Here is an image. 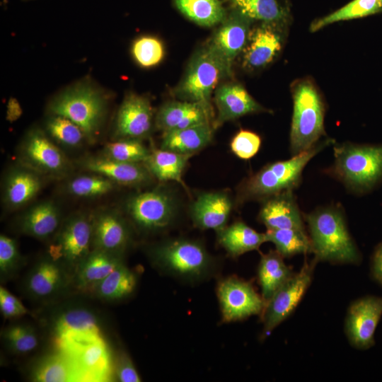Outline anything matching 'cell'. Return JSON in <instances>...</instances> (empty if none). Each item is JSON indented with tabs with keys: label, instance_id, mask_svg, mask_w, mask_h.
I'll return each instance as SVG.
<instances>
[{
	"label": "cell",
	"instance_id": "obj_1",
	"mask_svg": "<svg viewBox=\"0 0 382 382\" xmlns=\"http://www.w3.org/2000/svg\"><path fill=\"white\" fill-rule=\"evenodd\" d=\"M314 259L334 264H357L361 255L351 236L345 215L337 206L318 208L304 216Z\"/></svg>",
	"mask_w": 382,
	"mask_h": 382
},
{
	"label": "cell",
	"instance_id": "obj_2",
	"mask_svg": "<svg viewBox=\"0 0 382 382\" xmlns=\"http://www.w3.org/2000/svg\"><path fill=\"white\" fill-rule=\"evenodd\" d=\"M331 142V139H325L289 159L267 164L244 180L239 191L241 200H263L285 191L294 190L299 185L303 170L308 163Z\"/></svg>",
	"mask_w": 382,
	"mask_h": 382
},
{
	"label": "cell",
	"instance_id": "obj_3",
	"mask_svg": "<svg viewBox=\"0 0 382 382\" xmlns=\"http://www.w3.org/2000/svg\"><path fill=\"white\" fill-rule=\"evenodd\" d=\"M333 149L331 173L349 190L367 193L382 183V144L346 142Z\"/></svg>",
	"mask_w": 382,
	"mask_h": 382
},
{
	"label": "cell",
	"instance_id": "obj_4",
	"mask_svg": "<svg viewBox=\"0 0 382 382\" xmlns=\"http://www.w3.org/2000/svg\"><path fill=\"white\" fill-rule=\"evenodd\" d=\"M292 97L290 152L293 156L311 149L325 134V106L320 94L309 80L295 83Z\"/></svg>",
	"mask_w": 382,
	"mask_h": 382
},
{
	"label": "cell",
	"instance_id": "obj_5",
	"mask_svg": "<svg viewBox=\"0 0 382 382\" xmlns=\"http://www.w3.org/2000/svg\"><path fill=\"white\" fill-rule=\"evenodd\" d=\"M107 108L105 95L92 85L83 83L57 96L50 103L49 112L71 120L82 129L88 143L93 144L103 127Z\"/></svg>",
	"mask_w": 382,
	"mask_h": 382
},
{
	"label": "cell",
	"instance_id": "obj_6",
	"mask_svg": "<svg viewBox=\"0 0 382 382\" xmlns=\"http://www.w3.org/2000/svg\"><path fill=\"white\" fill-rule=\"evenodd\" d=\"M149 255L158 269L185 280H200L213 271L212 257L195 241L168 240L150 248Z\"/></svg>",
	"mask_w": 382,
	"mask_h": 382
},
{
	"label": "cell",
	"instance_id": "obj_7",
	"mask_svg": "<svg viewBox=\"0 0 382 382\" xmlns=\"http://www.w3.org/2000/svg\"><path fill=\"white\" fill-rule=\"evenodd\" d=\"M54 347L71 361L79 382L114 381V356L103 335H86L54 340Z\"/></svg>",
	"mask_w": 382,
	"mask_h": 382
},
{
	"label": "cell",
	"instance_id": "obj_8",
	"mask_svg": "<svg viewBox=\"0 0 382 382\" xmlns=\"http://www.w3.org/2000/svg\"><path fill=\"white\" fill-rule=\"evenodd\" d=\"M228 76L221 62L206 45L192 57L174 93L180 100L197 103L212 110L213 90L220 79Z\"/></svg>",
	"mask_w": 382,
	"mask_h": 382
},
{
	"label": "cell",
	"instance_id": "obj_9",
	"mask_svg": "<svg viewBox=\"0 0 382 382\" xmlns=\"http://www.w3.org/2000/svg\"><path fill=\"white\" fill-rule=\"evenodd\" d=\"M48 255L63 265L72 274L93 249L91 214L79 212L63 220L50 241Z\"/></svg>",
	"mask_w": 382,
	"mask_h": 382
},
{
	"label": "cell",
	"instance_id": "obj_10",
	"mask_svg": "<svg viewBox=\"0 0 382 382\" xmlns=\"http://www.w3.org/2000/svg\"><path fill=\"white\" fill-rule=\"evenodd\" d=\"M17 153L19 163L46 178H66L74 170L73 163L58 144L38 128L28 132Z\"/></svg>",
	"mask_w": 382,
	"mask_h": 382
},
{
	"label": "cell",
	"instance_id": "obj_11",
	"mask_svg": "<svg viewBox=\"0 0 382 382\" xmlns=\"http://www.w3.org/2000/svg\"><path fill=\"white\" fill-rule=\"evenodd\" d=\"M124 210L137 228L144 233H153L170 225L176 205L168 191L154 189L129 196L125 202Z\"/></svg>",
	"mask_w": 382,
	"mask_h": 382
},
{
	"label": "cell",
	"instance_id": "obj_12",
	"mask_svg": "<svg viewBox=\"0 0 382 382\" xmlns=\"http://www.w3.org/2000/svg\"><path fill=\"white\" fill-rule=\"evenodd\" d=\"M317 261L304 262L301 270L293 275L267 302L263 314V335L270 334L287 318L296 308L309 287Z\"/></svg>",
	"mask_w": 382,
	"mask_h": 382
},
{
	"label": "cell",
	"instance_id": "obj_13",
	"mask_svg": "<svg viewBox=\"0 0 382 382\" xmlns=\"http://www.w3.org/2000/svg\"><path fill=\"white\" fill-rule=\"evenodd\" d=\"M217 296L225 323L262 313L266 306L265 301L252 284L238 277H228L219 282Z\"/></svg>",
	"mask_w": 382,
	"mask_h": 382
},
{
	"label": "cell",
	"instance_id": "obj_14",
	"mask_svg": "<svg viewBox=\"0 0 382 382\" xmlns=\"http://www.w3.org/2000/svg\"><path fill=\"white\" fill-rule=\"evenodd\" d=\"M251 20L233 10L220 23L207 44L229 76L234 59L244 50L250 33Z\"/></svg>",
	"mask_w": 382,
	"mask_h": 382
},
{
	"label": "cell",
	"instance_id": "obj_15",
	"mask_svg": "<svg viewBox=\"0 0 382 382\" xmlns=\"http://www.w3.org/2000/svg\"><path fill=\"white\" fill-rule=\"evenodd\" d=\"M73 284L72 274L50 255L39 260L28 273L24 286L26 294L40 301L54 300Z\"/></svg>",
	"mask_w": 382,
	"mask_h": 382
},
{
	"label": "cell",
	"instance_id": "obj_16",
	"mask_svg": "<svg viewBox=\"0 0 382 382\" xmlns=\"http://www.w3.org/2000/svg\"><path fill=\"white\" fill-rule=\"evenodd\" d=\"M381 316L382 297L367 296L352 303L345 319V332L350 344L359 349L372 347Z\"/></svg>",
	"mask_w": 382,
	"mask_h": 382
},
{
	"label": "cell",
	"instance_id": "obj_17",
	"mask_svg": "<svg viewBox=\"0 0 382 382\" xmlns=\"http://www.w3.org/2000/svg\"><path fill=\"white\" fill-rule=\"evenodd\" d=\"M92 246L124 255L132 241L128 221L115 209L102 208L91 214Z\"/></svg>",
	"mask_w": 382,
	"mask_h": 382
},
{
	"label": "cell",
	"instance_id": "obj_18",
	"mask_svg": "<svg viewBox=\"0 0 382 382\" xmlns=\"http://www.w3.org/2000/svg\"><path fill=\"white\" fill-rule=\"evenodd\" d=\"M155 125L154 110L148 98L128 94L117 113L113 136L115 139L141 140L149 137Z\"/></svg>",
	"mask_w": 382,
	"mask_h": 382
},
{
	"label": "cell",
	"instance_id": "obj_19",
	"mask_svg": "<svg viewBox=\"0 0 382 382\" xmlns=\"http://www.w3.org/2000/svg\"><path fill=\"white\" fill-rule=\"evenodd\" d=\"M83 170L101 175L117 185L139 187L149 183L154 178L144 163H127L103 155H88L77 161Z\"/></svg>",
	"mask_w": 382,
	"mask_h": 382
},
{
	"label": "cell",
	"instance_id": "obj_20",
	"mask_svg": "<svg viewBox=\"0 0 382 382\" xmlns=\"http://www.w3.org/2000/svg\"><path fill=\"white\" fill-rule=\"evenodd\" d=\"M45 177L19 163L6 173L2 190V203L8 211H16L30 202L45 185Z\"/></svg>",
	"mask_w": 382,
	"mask_h": 382
},
{
	"label": "cell",
	"instance_id": "obj_21",
	"mask_svg": "<svg viewBox=\"0 0 382 382\" xmlns=\"http://www.w3.org/2000/svg\"><path fill=\"white\" fill-rule=\"evenodd\" d=\"M214 100L217 109L216 118L212 123L214 129L245 115L266 111L243 86L237 83L219 86L214 92Z\"/></svg>",
	"mask_w": 382,
	"mask_h": 382
},
{
	"label": "cell",
	"instance_id": "obj_22",
	"mask_svg": "<svg viewBox=\"0 0 382 382\" xmlns=\"http://www.w3.org/2000/svg\"><path fill=\"white\" fill-rule=\"evenodd\" d=\"M212 110L189 101H169L161 106L155 116V127L163 133L204 123H211Z\"/></svg>",
	"mask_w": 382,
	"mask_h": 382
},
{
	"label": "cell",
	"instance_id": "obj_23",
	"mask_svg": "<svg viewBox=\"0 0 382 382\" xmlns=\"http://www.w3.org/2000/svg\"><path fill=\"white\" fill-rule=\"evenodd\" d=\"M262 201L258 219L267 230L284 228L305 230L302 215L293 190L281 192Z\"/></svg>",
	"mask_w": 382,
	"mask_h": 382
},
{
	"label": "cell",
	"instance_id": "obj_24",
	"mask_svg": "<svg viewBox=\"0 0 382 382\" xmlns=\"http://www.w3.org/2000/svg\"><path fill=\"white\" fill-rule=\"evenodd\" d=\"M62 216L52 200H44L26 209L17 221L20 233L40 241H50L59 230Z\"/></svg>",
	"mask_w": 382,
	"mask_h": 382
},
{
	"label": "cell",
	"instance_id": "obj_25",
	"mask_svg": "<svg viewBox=\"0 0 382 382\" xmlns=\"http://www.w3.org/2000/svg\"><path fill=\"white\" fill-rule=\"evenodd\" d=\"M232 207V200L226 192H204L192 204L190 214L196 227L219 231L226 226Z\"/></svg>",
	"mask_w": 382,
	"mask_h": 382
},
{
	"label": "cell",
	"instance_id": "obj_26",
	"mask_svg": "<svg viewBox=\"0 0 382 382\" xmlns=\"http://www.w3.org/2000/svg\"><path fill=\"white\" fill-rule=\"evenodd\" d=\"M124 263L123 255L92 249L75 270L72 284L88 294L100 282Z\"/></svg>",
	"mask_w": 382,
	"mask_h": 382
},
{
	"label": "cell",
	"instance_id": "obj_27",
	"mask_svg": "<svg viewBox=\"0 0 382 382\" xmlns=\"http://www.w3.org/2000/svg\"><path fill=\"white\" fill-rule=\"evenodd\" d=\"M51 330L54 340L86 335H103L96 314L81 306H67L57 312Z\"/></svg>",
	"mask_w": 382,
	"mask_h": 382
},
{
	"label": "cell",
	"instance_id": "obj_28",
	"mask_svg": "<svg viewBox=\"0 0 382 382\" xmlns=\"http://www.w3.org/2000/svg\"><path fill=\"white\" fill-rule=\"evenodd\" d=\"M277 25L263 23L250 33L243 50V64L249 69L261 68L270 63L282 47Z\"/></svg>",
	"mask_w": 382,
	"mask_h": 382
},
{
	"label": "cell",
	"instance_id": "obj_29",
	"mask_svg": "<svg viewBox=\"0 0 382 382\" xmlns=\"http://www.w3.org/2000/svg\"><path fill=\"white\" fill-rule=\"evenodd\" d=\"M29 377L35 382H79L69 357L56 348L37 359L30 369Z\"/></svg>",
	"mask_w": 382,
	"mask_h": 382
},
{
	"label": "cell",
	"instance_id": "obj_30",
	"mask_svg": "<svg viewBox=\"0 0 382 382\" xmlns=\"http://www.w3.org/2000/svg\"><path fill=\"white\" fill-rule=\"evenodd\" d=\"M214 129L204 123L163 133L161 149L192 156L211 142Z\"/></svg>",
	"mask_w": 382,
	"mask_h": 382
},
{
	"label": "cell",
	"instance_id": "obj_31",
	"mask_svg": "<svg viewBox=\"0 0 382 382\" xmlns=\"http://www.w3.org/2000/svg\"><path fill=\"white\" fill-rule=\"evenodd\" d=\"M217 233L218 243L233 257L257 250L267 242L266 233H259L241 221L226 226Z\"/></svg>",
	"mask_w": 382,
	"mask_h": 382
},
{
	"label": "cell",
	"instance_id": "obj_32",
	"mask_svg": "<svg viewBox=\"0 0 382 382\" xmlns=\"http://www.w3.org/2000/svg\"><path fill=\"white\" fill-rule=\"evenodd\" d=\"M191 156L161 148L154 149L144 164L152 176L160 182L171 180L184 185L182 175Z\"/></svg>",
	"mask_w": 382,
	"mask_h": 382
},
{
	"label": "cell",
	"instance_id": "obj_33",
	"mask_svg": "<svg viewBox=\"0 0 382 382\" xmlns=\"http://www.w3.org/2000/svg\"><path fill=\"white\" fill-rule=\"evenodd\" d=\"M293 274L277 250H270L261 256L257 278L261 287V296L266 303Z\"/></svg>",
	"mask_w": 382,
	"mask_h": 382
},
{
	"label": "cell",
	"instance_id": "obj_34",
	"mask_svg": "<svg viewBox=\"0 0 382 382\" xmlns=\"http://www.w3.org/2000/svg\"><path fill=\"white\" fill-rule=\"evenodd\" d=\"M234 10L249 19L274 25L284 23L289 16L285 0H228Z\"/></svg>",
	"mask_w": 382,
	"mask_h": 382
},
{
	"label": "cell",
	"instance_id": "obj_35",
	"mask_svg": "<svg viewBox=\"0 0 382 382\" xmlns=\"http://www.w3.org/2000/svg\"><path fill=\"white\" fill-rule=\"evenodd\" d=\"M136 285V275L124 263L100 282L88 294L103 301H116L132 294Z\"/></svg>",
	"mask_w": 382,
	"mask_h": 382
},
{
	"label": "cell",
	"instance_id": "obj_36",
	"mask_svg": "<svg viewBox=\"0 0 382 382\" xmlns=\"http://www.w3.org/2000/svg\"><path fill=\"white\" fill-rule=\"evenodd\" d=\"M179 11L195 23L205 27L220 24L226 13L219 0H173Z\"/></svg>",
	"mask_w": 382,
	"mask_h": 382
},
{
	"label": "cell",
	"instance_id": "obj_37",
	"mask_svg": "<svg viewBox=\"0 0 382 382\" xmlns=\"http://www.w3.org/2000/svg\"><path fill=\"white\" fill-rule=\"evenodd\" d=\"M265 233L267 242L272 243L283 257L313 253L311 241L306 230L284 228L267 230Z\"/></svg>",
	"mask_w": 382,
	"mask_h": 382
},
{
	"label": "cell",
	"instance_id": "obj_38",
	"mask_svg": "<svg viewBox=\"0 0 382 382\" xmlns=\"http://www.w3.org/2000/svg\"><path fill=\"white\" fill-rule=\"evenodd\" d=\"M116 185L101 175L88 172L69 178L64 185V190L75 197L96 198L111 192Z\"/></svg>",
	"mask_w": 382,
	"mask_h": 382
},
{
	"label": "cell",
	"instance_id": "obj_39",
	"mask_svg": "<svg viewBox=\"0 0 382 382\" xmlns=\"http://www.w3.org/2000/svg\"><path fill=\"white\" fill-rule=\"evenodd\" d=\"M47 134L58 145L77 149L87 142L82 129L69 119L50 114L45 122Z\"/></svg>",
	"mask_w": 382,
	"mask_h": 382
},
{
	"label": "cell",
	"instance_id": "obj_40",
	"mask_svg": "<svg viewBox=\"0 0 382 382\" xmlns=\"http://www.w3.org/2000/svg\"><path fill=\"white\" fill-rule=\"evenodd\" d=\"M4 345L16 355H25L35 351L40 345V336L35 328L25 323L8 325L2 332Z\"/></svg>",
	"mask_w": 382,
	"mask_h": 382
},
{
	"label": "cell",
	"instance_id": "obj_41",
	"mask_svg": "<svg viewBox=\"0 0 382 382\" xmlns=\"http://www.w3.org/2000/svg\"><path fill=\"white\" fill-rule=\"evenodd\" d=\"M382 12L378 0H352L335 12L314 21L311 25L312 32L317 31L331 23L363 18Z\"/></svg>",
	"mask_w": 382,
	"mask_h": 382
},
{
	"label": "cell",
	"instance_id": "obj_42",
	"mask_svg": "<svg viewBox=\"0 0 382 382\" xmlns=\"http://www.w3.org/2000/svg\"><path fill=\"white\" fill-rule=\"evenodd\" d=\"M150 152L141 140L122 139L107 143L101 155L119 161L144 163Z\"/></svg>",
	"mask_w": 382,
	"mask_h": 382
},
{
	"label": "cell",
	"instance_id": "obj_43",
	"mask_svg": "<svg viewBox=\"0 0 382 382\" xmlns=\"http://www.w3.org/2000/svg\"><path fill=\"white\" fill-rule=\"evenodd\" d=\"M132 54L139 66L151 68L158 65L163 60L165 54L163 44L156 37L141 36L134 41Z\"/></svg>",
	"mask_w": 382,
	"mask_h": 382
},
{
	"label": "cell",
	"instance_id": "obj_44",
	"mask_svg": "<svg viewBox=\"0 0 382 382\" xmlns=\"http://www.w3.org/2000/svg\"><path fill=\"white\" fill-rule=\"evenodd\" d=\"M23 262L16 241L4 234L0 236V277L4 282L13 277Z\"/></svg>",
	"mask_w": 382,
	"mask_h": 382
},
{
	"label": "cell",
	"instance_id": "obj_45",
	"mask_svg": "<svg viewBox=\"0 0 382 382\" xmlns=\"http://www.w3.org/2000/svg\"><path fill=\"white\" fill-rule=\"evenodd\" d=\"M260 137L250 130L241 129L232 139L230 148L238 158L248 160L254 157L261 146Z\"/></svg>",
	"mask_w": 382,
	"mask_h": 382
},
{
	"label": "cell",
	"instance_id": "obj_46",
	"mask_svg": "<svg viewBox=\"0 0 382 382\" xmlns=\"http://www.w3.org/2000/svg\"><path fill=\"white\" fill-rule=\"evenodd\" d=\"M114 377L115 381L120 382L141 381L131 358L122 349L114 356Z\"/></svg>",
	"mask_w": 382,
	"mask_h": 382
},
{
	"label": "cell",
	"instance_id": "obj_47",
	"mask_svg": "<svg viewBox=\"0 0 382 382\" xmlns=\"http://www.w3.org/2000/svg\"><path fill=\"white\" fill-rule=\"evenodd\" d=\"M0 311L8 319L18 318L28 313L21 301L2 286L0 287Z\"/></svg>",
	"mask_w": 382,
	"mask_h": 382
},
{
	"label": "cell",
	"instance_id": "obj_48",
	"mask_svg": "<svg viewBox=\"0 0 382 382\" xmlns=\"http://www.w3.org/2000/svg\"><path fill=\"white\" fill-rule=\"evenodd\" d=\"M371 269L374 279L382 284V241L374 249Z\"/></svg>",
	"mask_w": 382,
	"mask_h": 382
},
{
	"label": "cell",
	"instance_id": "obj_49",
	"mask_svg": "<svg viewBox=\"0 0 382 382\" xmlns=\"http://www.w3.org/2000/svg\"><path fill=\"white\" fill-rule=\"evenodd\" d=\"M378 1L380 3L381 6H382V0H378Z\"/></svg>",
	"mask_w": 382,
	"mask_h": 382
}]
</instances>
